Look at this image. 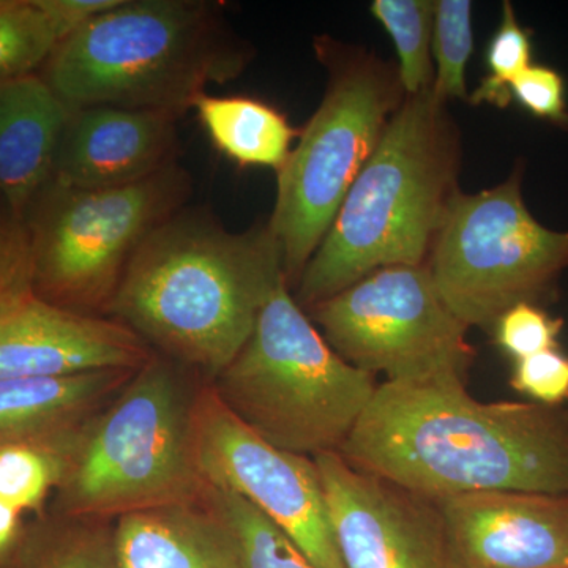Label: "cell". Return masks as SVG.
Returning a JSON list of instances; mask_svg holds the SVG:
<instances>
[{
    "mask_svg": "<svg viewBox=\"0 0 568 568\" xmlns=\"http://www.w3.org/2000/svg\"><path fill=\"white\" fill-rule=\"evenodd\" d=\"M70 114L39 73L0 81V197L21 220L52 181Z\"/></svg>",
    "mask_w": 568,
    "mask_h": 568,
    "instance_id": "2e32d148",
    "label": "cell"
},
{
    "mask_svg": "<svg viewBox=\"0 0 568 568\" xmlns=\"http://www.w3.org/2000/svg\"><path fill=\"white\" fill-rule=\"evenodd\" d=\"M178 119L119 106L71 110L55 155L52 181L82 190L119 189L178 162Z\"/></svg>",
    "mask_w": 568,
    "mask_h": 568,
    "instance_id": "9a60e30c",
    "label": "cell"
},
{
    "mask_svg": "<svg viewBox=\"0 0 568 568\" xmlns=\"http://www.w3.org/2000/svg\"><path fill=\"white\" fill-rule=\"evenodd\" d=\"M473 3L439 0L435 3L433 48L437 70L433 91L440 100H467L466 65L473 55Z\"/></svg>",
    "mask_w": 568,
    "mask_h": 568,
    "instance_id": "d4e9b609",
    "label": "cell"
},
{
    "mask_svg": "<svg viewBox=\"0 0 568 568\" xmlns=\"http://www.w3.org/2000/svg\"><path fill=\"white\" fill-rule=\"evenodd\" d=\"M192 194V175L179 163L119 189L51 181L24 216L33 290L71 312L108 317L133 254Z\"/></svg>",
    "mask_w": 568,
    "mask_h": 568,
    "instance_id": "ba28073f",
    "label": "cell"
},
{
    "mask_svg": "<svg viewBox=\"0 0 568 568\" xmlns=\"http://www.w3.org/2000/svg\"><path fill=\"white\" fill-rule=\"evenodd\" d=\"M201 503L230 532L241 568H317L278 526L241 496L205 485Z\"/></svg>",
    "mask_w": 568,
    "mask_h": 568,
    "instance_id": "ffe728a7",
    "label": "cell"
},
{
    "mask_svg": "<svg viewBox=\"0 0 568 568\" xmlns=\"http://www.w3.org/2000/svg\"><path fill=\"white\" fill-rule=\"evenodd\" d=\"M510 386L537 405L562 406L568 402V355L551 349L515 361Z\"/></svg>",
    "mask_w": 568,
    "mask_h": 568,
    "instance_id": "83f0119b",
    "label": "cell"
},
{
    "mask_svg": "<svg viewBox=\"0 0 568 568\" xmlns=\"http://www.w3.org/2000/svg\"><path fill=\"white\" fill-rule=\"evenodd\" d=\"M433 500L455 568H568V495L474 491Z\"/></svg>",
    "mask_w": 568,
    "mask_h": 568,
    "instance_id": "5bb4252c",
    "label": "cell"
},
{
    "mask_svg": "<svg viewBox=\"0 0 568 568\" xmlns=\"http://www.w3.org/2000/svg\"><path fill=\"white\" fill-rule=\"evenodd\" d=\"M523 170L495 189L458 192L429 250L437 293L467 327H495L518 304L551 301L568 268V233L545 227L526 207Z\"/></svg>",
    "mask_w": 568,
    "mask_h": 568,
    "instance_id": "9c48e42d",
    "label": "cell"
},
{
    "mask_svg": "<svg viewBox=\"0 0 568 568\" xmlns=\"http://www.w3.org/2000/svg\"><path fill=\"white\" fill-rule=\"evenodd\" d=\"M192 110L216 151L241 166L271 168L278 174L301 134L282 111L253 97L205 92Z\"/></svg>",
    "mask_w": 568,
    "mask_h": 568,
    "instance_id": "d6986e66",
    "label": "cell"
},
{
    "mask_svg": "<svg viewBox=\"0 0 568 568\" xmlns=\"http://www.w3.org/2000/svg\"><path fill=\"white\" fill-rule=\"evenodd\" d=\"M71 443L0 447V499L22 515L36 511L41 517L48 497L61 485Z\"/></svg>",
    "mask_w": 568,
    "mask_h": 568,
    "instance_id": "603a6c76",
    "label": "cell"
},
{
    "mask_svg": "<svg viewBox=\"0 0 568 568\" xmlns=\"http://www.w3.org/2000/svg\"><path fill=\"white\" fill-rule=\"evenodd\" d=\"M284 278L268 226L231 233L212 213L186 205L133 254L108 317L211 384L248 342Z\"/></svg>",
    "mask_w": 568,
    "mask_h": 568,
    "instance_id": "7a4b0ae2",
    "label": "cell"
},
{
    "mask_svg": "<svg viewBox=\"0 0 568 568\" xmlns=\"http://www.w3.org/2000/svg\"><path fill=\"white\" fill-rule=\"evenodd\" d=\"M252 48L215 0H121L59 41L39 74L71 110L181 118L207 85L241 77Z\"/></svg>",
    "mask_w": 568,
    "mask_h": 568,
    "instance_id": "3957f363",
    "label": "cell"
},
{
    "mask_svg": "<svg viewBox=\"0 0 568 568\" xmlns=\"http://www.w3.org/2000/svg\"><path fill=\"white\" fill-rule=\"evenodd\" d=\"M122 568H241L233 538L203 503L115 519Z\"/></svg>",
    "mask_w": 568,
    "mask_h": 568,
    "instance_id": "ac0fdd59",
    "label": "cell"
},
{
    "mask_svg": "<svg viewBox=\"0 0 568 568\" xmlns=\"http://www.w3.org/2000/svg\"><path fill=\"white\" fill-rule=\"evenodd\" d=\"M185 368L153 353L91 418L67 452L54 515L106 519L201 503L194 462L196 388Z\"/></svg>",
    "mask_w": 568,
    "mask_h": 568,
    "instance_id": "5b68a950",
    "label": "cell"
},
{
    "mask_svg": "<svg viewBox=\"0 0 568 568\" xmlns=\"http://www.w3.org/2000/svg\"><path fill=\"white\" fill-rule=\"evenodd\" d=\"M347 465L425 497L568 495V409L484 403L459 377L376 387L339 448Z\"/></svg>",
    "mask_w": 568,
    "mask_h": 568,
    "instance_id": "6da1fadb",
    "label": "cell"
},
{
    "mask_svg": "<svg viewBox=\"0 0 568 568\" xmlns=\"http://www.w3.org/2000/svg\"><path fill=\"white\" fill-rule=\"evenodd\" d=\"M459 141L433 85L388 121L295 286L304 310L388 265H420L458 192Z\"/></svg>",
    "mask_w": 568,
    "mask_h": 568,
    "instance_id": "277c9868",
    "label": "cell"
},
{
    "mask_svg": "<svg viewBox=\"0 0 568 568\" xmlns=\"http://www.w3.org/2000/svg\"><path fill=\"white\" fill-rule=\"evenodd\" d=\"M134 372L99 369L69 376L0 379V447L71 443Z\"/></svg>",
    "mask_w": 568,
    "mask_h": 568,
    "instance_id": "e0dca14e",
    "label": "cell"
},
{
    "mask_svg": "<svg viewBox=\"0 0 568 568\" xmlns=\"http://www.w3.org/2000/svg\"><path fill=\"white\" fill-rule=\"evenodd\" d=\"M119 2L121 0H39V6L54 22L63 40L85 22L114 9Z\"/></svg>",
    "mask_w": 568,
    "mask_h": 568,
    "instance_id": "4dcf8cb0",
    "label": "cell"
},
{
    "mask_svg": "<svg viewBox=\"0 0 568 568\" xmlns=\"http://www.w3.org/2000/svg\"><path fill=\"white\" fill-rule=\"evenodd\" d=\"M315 463L346 568H455L435 500L355 469L338 452Z\"/></svg>",
    "mask_w": 568,
    "mask_h": 568,
    "instance_id": "4fadbf2b",
    "label": "cell"
},
{
    "mask_svg": "<svg viewBox=\"0 0 568 568\" xmlns=\"http://www.w3.org/2000/svg\"><path fill=\"white\" fill-rule=\"evenodd\" d=\"M308 316L343 361L388 383L466 381L476 355L426 263L377 268L310 306Z\"/></svg>",
    "mask_w": 568,
    "mask_h": 568,
    "instance_id": "30bf717a",
    "label": "cell"
},
{
    "mask_svg": "<svg viewBox=\"0 0 568 568\" xmlns=\"http://www.w3.org/2000/svg\"><path fill=\"white\" fill-rule=\"evenodd\" d=\"M152 355L118 321L71 312L37 294L31 253L0 276V379L138 369Z\"/></svg>",
    "mask_w": 568,
    "mask_h": 568,
    "instance_id": "7c38bea8",
    "label": "cell"
},
{
    "mask_svg": "<svg viewBox=\"0 0 568 568\" xmlns=\"http://www.w3.org/2000/svg\"><path fill=\"white\" fill-rule=\"evenodd\" d=\"M61 40L39 0H0V81L39 73Z\"/></svg>",
    "mask_w": 568,
    "mask_h": 568,
    "instance_id": "cb8c5ba5",
    "label": "cell"
},
{
    "mask_svg": "<svg viewBox=\"0 0 568 568\" xmlns=\"http://www.w3.org/2000/svg\"><path fill=\"white\" fill-rule=\"evenodd\" d=\"M435 3L428 0H375L372 13L394 40L398 77L406 95L426 91L435 82L432 65Z\"/></svg>",
    "mask_w": 568,
    "mask_h": 568,
    "instance_id": "7402d4cb",
    "label": "cell"
},
{
    "mask_svg": "<svg viewBox=\"0 0 568 568\" xmlns=\"http://www.w3.org/2000/svg\"><path fill=\"white\" fill-rule=\"evenodd\" d=\"M530 32L519 24L511 3L504 2L503 20L488 44V74L469 95L470 104L489 103L507 108L511 103V81L530 67Z\"/></svg>",
    "mask_w": 568,
    "mask_h": 568,
    "instance_id": "484cf974",
    "label": "cell"
},
{
    "mask_svg": "<svg viewBox=\"0 0 568 568\" xmlns=\"http://www.w3.org/2000/svg\"><path fill=\"white\" fill-rule=\"evenodd\" d=\"M562 328L564 320L549 316L541 306L518 304L496 321L493 332L496 345L508 357L521 361L545 351L559 349Z\"/></svg>",
    "mask_w": 568,
    "mask_h": 568,
    "instance_id": "4316f807",
    "label": "cell"
},
{
    "mask_svg": "<svg viewBox=\"0 0 568 568\" xmlns=\"http://www.w3.org/2000/svg\"><path fill=\"white\" fill-rule=\"evenodd\" d=\"M29 256V237L24 220L0 197V276Z\"/></svg>",
    "mask_w": 568,
    "mask_h": 568,
    "instance_id": "1f68e13d",
    "label": "cell"
},
{
    "mask_svg": "<svg viewBox=\"0 0 568 568\" xmlns=\"http://www.w3.org/2000/svg\"><path fill=\"white\" fill-rule=\"evenodd\" d=\"M223 405L280 450L339 452L376 392L297 304L286 278L268 295L248 342L212 381Z\"/></svg>",
    "mask_w": 568,
    "mask_h": 568,
    "instance_id": "8992f818",
    "label": "cell"
},
{
    "mask_svg": "<svg viewBox=\"0 0 568 568\" xmlns=\"http://www.w3.org/2000/svg\"><path fill=\"white\" fill-rule=\"evenodd\" d=\"M31 534L21 511L0 499V568H26Z\"/></svg>",
    "mask_w": 568,
    "mask_h": 568,
    "instance_id": "f546056e",
    "label": "cell"
},
{
    "mask_svg": "<svg viewBox=\"0 0 568 568\" xmlns=\"http://www.w3.org/2000/svg\"><path fill=\"white\" fill-rule=\"evenodd\" d=\"M192 443L205 485L252 504L317 568H346L315 458L265 443L209 383H201L194 396Z\"/></svg>",
    "mask_w": 568,
    "mask_h": 568,
    "instance_id": "8fae6325",
    "label": "cell"
},
{
    "mask_svg": "<svg viewBox=\"0 0 568 568\" xmlns=\"http://www.w3.org/2000/svg\"><path fill=\"white\" fill-rule=\"evenodd\" d=\"M315 48L328 71L327 91L278 173L275 207L267 223L282 248L290 287L297 286L388 121L406 99L398 70L375 55L347 50L327 37L317 39Z\"/></svg>",
    "mask_w": 568,
    "mask_h": 568,
    "instance_id": "52a82bcc",
    "label": "cell"
},
{
    "mask_svg": "<svg viewBox=\"0 0 568 568\" xmlns=\"http://www.w3.org/2000/svg\"><path fill=\"white\" fill-rule=\"evenodd\" d=\"M511 100H517L538 119L568 123L566 84L558 71L548 67L530 65L510 84Z\"/></svg>",
    "mask_w": 568,
    "mask_h": 568,
    "instance_id": "f1b7e54d",
    "label": "cell"
},
{
    "mask_svg": "<svg viewBox=\"0 0 568 568\" xmlns=\"http://www.w3.org/2000/svg\"><path fill=\"white\" fill-rule=\"evenodd\" d=\"M26 568H122L114 521L43 519L32 528Z\"/></svg>",
    "mask_w": 568,
    "mask_h": 568,
    "instance_id": "44dd1931",
    "label": "cell"
}]
</instances>
